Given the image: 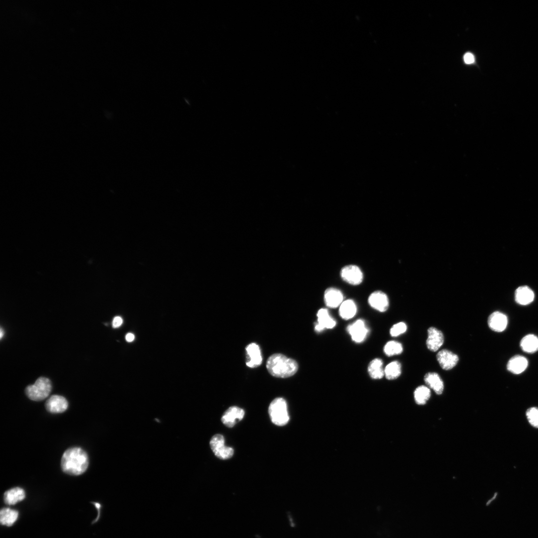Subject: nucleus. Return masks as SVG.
Listing matches in <instances>:
<instances>
[{
	"instance_id": "nucleus-1",
	"label": "nucleus",
	"mask_w": 538,
	"mask_h": 538,
	"mask_svg": "<svg viewBox=\"0 0 538 538\" xmlns=\"http://www.w3.org/2000/svg\"><path fill=\"white\" fill-rule=\"evenodd\" d=\"M89 465L87 453L80 448H72L63 454L61 460L63 471L69 475H79L85 473Z\"/></svg>"
},
{
	"instance_id": "nucleus-2",
	"label": "nucleus",
	"mask_w": 538,
	"mask_h": 538,
	"mask_svg": "<svg viewBox=\"0 0 538 538\" xmlns=\"http://www.w3.org/2000/svg\"><path fill=\"white\" fill-rule=\"evenodd\" d=\"M266 367L272 376L286 378L295 375L298 370V365L293 359L282 354L276 353L268 358Z\"/></svg>"
},
{
	"instance_id": "nucleus-3",
	"label": "nucleus",
	"mask_w": 538,
	"mask_h": 538,
	"mask_svg": "<svg viewBox=\"0 0 538 538\" xmlns=\"http://www.w3.org/2000/svg\"><path fill=\"white\" fill-rule=\"evenodd\" d=\"M269 414L273 423L278 426H284L289 421L287 404L282 398H277L271 403Z\"/></svg>"
},
{
	"instance_id": "nucleus-4",
	"label": "nucleus",
	"mask_w": 538,
	"mask_h": 538,
	"mask_svg": "<svg viewBox=\"0 0 538 538\" xmlns=\"http://www.w3.org/2000/svg\"><path fill=\"white\" fill-rule=\"evenodd\" d=\"M52 389V383L49 379L40 377L34 385L28 386L25 393L30 399L34 401H41L47 398Z\"/></svg>"
},
{
	"instance_id": "nucleus-5",
	"label": "nucleus",
	"mask_w": 538,
	"mask_h": 538,
	"mask_svg": "<svg viewBox=\"0 0 538 538\" xmlns=\"http://www.w3.org/2000/svg\"><path fill=\"white\" fill-rule=\"evenodd\" d=\"M210 448L214 454L222 460H227L234 454V450L225 445V440L222 434H215L210 442Z\"/></svg>"
},
{
	"instance_id": "nucleus-6",
	"label": "nucleus",
	"mask_w": 538,
	"mask_h": 538,
	"mask_svg": "<svg viewBox=\"0 0 538 538\" xmlns=\"http://www.w3.org/2000/svg\"><path fill=\"white\" fill-rule=\"evenodd\" d=\"M341 275L344 281L353 286L361 284L364 280L362 271L356 265H350L344 267L341 270Z\"/></svg>"
},
{
	"instance_id": "nucleus-7",
	"label": "nucleus",
	"mask_w": 538,
	"mask_h": 538,
	"mask_svg": "<svg viewBox=\"0 0 538 538\" xmlns=\"http://www.w3.org/2000/svg\"><path fill=\"white\" fill-rule=\"evenodd\" d=\"M347 331L353 342L361 343L365 340L369 331L364 320H358L348 326Z\"/></svg>"
},
{
	"instance_id": "nucleus-8",
	"label": "nucleus",
	"mask_w": 538,
	"mask_h": 538,
	"mask_svg": "<svg viewBox=\"0 0 538 538\" xmlns=\"http://www.w3.org/2000/svg\"><path fill=\"white\" fill-rule=\"evenodd\" d=\"M45 407L46 410L51 413H62L68 409L69 403L63 396L55 395L49 399Z\"/></svg>"
},
{
	"instance_id": "nucleus-9",
	"label": "nucleus",
	"mask_w": 538,
	"mask_h": 538,
	"mask_svg": "<svg viewBox=\"0 0 538 538\" xmlns=\"http://www.w3.org/2000/svg\"><path fill=\"white\" fill-rule=\"evenodd\" d=\"M436 359L441 367L445 370L452 369L459 361V357L456 354L447 349L438 352Z\"/></svg>"
},
{
	"instance_id": "nucleus-10",
	"label": "nucleus",
	"mask_w": 538,
	"mask_h": 538,
	"mask_svg": "<svg viewBox=\"0 0 538 538\" xmlns=\"http://www.w3.org/2000/svg\"><path fill=\"white\" fill-rule=\"evenodd\" d=\"M368 303L374 309L380 312H386L389 306V301L386 294L382 291H375L368 298Z\"/></svg>"
},
{
	"instance_id": "nucleus-11",
	"label": "nucleus",
	"mask_w": 538,
	"mask_h": 538,
	"mask_svg": "<svg viewBox=\"0 0 538 538\" xmlns=\"http://www.w3.org/2000/svg\"><path fill=\"white\" fill-rule=\"evenodd\" d=\"M428 336L426 342L427 347L430 351L435 352L444 344V334L441 330L434 327H431L428 329Z\"/></svg>"
},
{
	"instance_id": "nucleus-12",
	"label": "nucleus",
	"mask_w": 538,
	"mask_h": 538,
	"mask_svg": "<svg viewBox=\"0 0 538 538\" xmlns=\"http://www.w3.org/2000/svg\"><path fill=\"white\" fill-rule=\"evenodd\" d=\"M244 415L245 412L243 409L236 406L231 407L225 413L222 421L226 426L232 428L237 422L243 419Z\"/></svg>"
},
{
	"instance_id": "nucleus-13",
	"label": "nucleus",
	"mask_w": 538,
	"mask_h": 538,
	"mask_svg": "<svg viewBox=\"0 0 538 538\" xmlns=\"http://www.w3.org/2000/svg\"><path fill=\"white\" fill-rule=\"evenodd\" d=\"M248 361L246 365L254 368L260 366L262 363V356L260 347L255 343H251L246 347Z\"/></svg>"
},
{
	"instance_id": "nucleus-14",
	"label": "nucleus",
	"mask_w": 538,
	"mask_h": 538,
	"mask_svg": "<svg viewBox=\"0 0 538 538\" xmlns=\"http://www.w3.org/2000/svg\"><path fill=\"white\" fill-rule=\"evenodd\" d=\"M317 323L315 326V330L321 332L326 329H332L336 326V322L330 316L328 310L321 309L317 313Z\"/></svg>"
},
{
	"instance_id": "nucleus-15",
	"label": "nucleus",
	"mask_w": 538,
	"mask_h": 538,
	"mask_svg": "<svg viewBox=\"0 0 538 538\" xmlns=\"http://www.w3.org/2000/svg\"><path fill=\"white\" fill-rule=\"evenodd\" d=\"M488 325L492 330L498 332H503L507 326L508 318L501 312H494L488 317Z\"/></svg>"
},
{
	"instance_id": "nucleus-16",
	"label": "nucleus",
	"mask_w": 538,
	"mask_h": 538,
	"mask_svg": "<svg viewBox=\"0 0 538 538\" xmlns=\"http://www.w3.org/2000/svg\"><path fill=\"white\" fill-rule=\"evenodd\" d=\"M342 292L334 288H328L325 293L324 300L327 306L330 308H336L344 302Z\"/></svg>"
},
{
	"instance_id": "nucleus-17",
	"label": "nucleus",
	"mask_w": 538,
	"mask_h": 538,
	"mask_svg": "<svg viewBox=\"0 0 538 538\" xmlns=\"http://www.w3.org/2000/svg\"><path fill=\"white\" fill-rule=\"evenodd\" d=\"M424 381L427 386L433 390L437 395H441L444 390V384L442 378L437 373L429 372L424 377Z\"/></svg>"
},
{
	"instance_id": "nucleus-18",
	"label": "nucleus",
	"mask_w": 538,
	"mask_h": 538,
	"mask_svg": "<svg viewBox=\"0 0 538 538\" xmlns=\"http://www.w3.org/2000/svg\"><path fill=\"white\" fill-rule=\"evenodd\" d=\"M528 362L525 357L521 355H516L512 357L507 364V369L515 374H520L523 372L527 368Z\"/></svg>"
},
{
	"instance_id": "nucleus-19",
	"label": "nucleus",
	"mask_w": 538,
	"mask_h": 538,
	"mask_svg": "<svg viewBox=\"0 0 538 538\" xmlns=\"http://www.w3.org/2000/svg\"><path fill=\"white\" fill-rule=\"evenodd\" d=\"M534 293L527 286L518 288L515 292V301L521 305H527L531 303L534 299Z\"/></svg>"
},
{
	"instance_id": "nucleus-20",
	"label": "nucleus",
	"mask_w": 538,
	"mask_h": 538,
	"mask_svg": "<svg viewBox=\"0 0 538 538\" xmlns=\"http://www.w3.org/2000/svg\"><path fill=\"white\" fill-rule=\"evenodd\" d=\"M26 497L25 490L22 488L15 487L4 493V501L9 505H15L23 501Z\"/></svg>"
},
{
	"instance_id": "nucleus-21",
	"label": "nucleus",
	"mask_w": 538,
	"mask_h": 538,
	"mask_svg": "<svg viewBox=\"0 0 538 538\" xmlns=\"http://www.w3.org/2000/svg\"><path fill=\"white\" fill-rule=\"evenodd\" d=\"M384 369L383 361L381 359L376 358L369 364L368 372L374 380H381L385 375Z\"/></svg>"
},
{
	"instance_id": "nucleus-22",
	"label": "nucleus",
	"mask_w": 538,
	"mask_h": 538,
	"mask_svg": "<svg viewBox=\"0 0 538 538\" xmlns=\"http://www.w3.org/2000/svg\"><path fill=\"white\" fill-rule=\"evenodd\" d=\"M521 347L525 352L533 353L538 350V337L534 334L524 336L521 342Z\"/></svg>"
},
{
	"instance_id": "nucleus-23",
	"label": "nucleus",
	"mask_w": 538,
	"mask_h": 538,
	"mask_svg": "<svg viewBox=\"0 0 538 538\" xmlns=\"http://www.w3.org/2000/svg\"><path fill=\"white\" fill-rule=\"evenodd\" d=\"M340 314L344 320H348L353 318L357 312V307L352 300L344 301L340 308Z\"/></svg>"
},
{
	"instance_id": "nucleus-24",
	"label": "nucleus",
	"mask_w": 538,
	"mask_h": 538,
	"mask_svg": "<svg viewBox=\"0 0 538 538\" xmlns=\"http://www.w3.org/2000/svg\"><path fill=\"white\" fill-rule=\"evenodd\" d=\"M415 401L418 405H425L431 396L430 389L426 386L417 387L414 391Z\"/></svg>"
},
{
	"instance_id": "nucleus-25",
	"label": "nucleus",
	"mask_w": 538,
	"mask_h": 538,
	"mask_svg": "<svg viewBox=\"0 0 538 538\" xmlns=\"http://www.w3.org/2000/svg\"><path fill=\"white\" fill-rule=\"evenodd\" d=\"M18 513L10 508H3L0 512V521L3 525L12 526L17 521Z\"/></svg>"
},
{
	"instance_id": "nucleus-26",
	"label": "nucleus",
	"mask_w": 538,
	"mask_h": 538,
	"mask_svg": "<svg viewBox=\"0 0 538 538\" xmlns=\"http://www.w3.org/2000/svg\"><path fill=\"white\" fill-rule=\"evenodd\" d=\"M385 376L388 380H394L401 374V364L397 361L388 364L384 369Z\"/></svg>"
},
{
	"instance_id": "nucleus-27",
	"label": "nucleus",
	"mask_w": 538,
	"mask_h": 538,
	"mask_svg": "<svg viewBox=\"0 0 538 538\" xmlns=\"http://www.w3.org/2000/svg\"><path fill=\"white\" fill-rule=\"evenodd\" d=\"M403 351L401 344L396 341L388 342L384 347V352L388 356L400 354Z\"/></svg>"
},
{
	"instance_id": "nucleus-28",
	"label": "nucleus",
	"mask_w": 538,
	"mask_h": 538,
	"mask_svg": "<svg viewBox=\"0 0 538 538\" xmlns=\"http://www.w3.org/2000/svg\"><path fill=\"white\" fill-rule=\"evenodd\" d=\"M526 416L529 423L533 427L538 428V408L532 407L528 409Z\"/></svg>"
},
{
	"instance_id": "nucleus-29",
	"label": "nucleus",
	"mask_w": 538,
	"mask_h": 538,
	"mask_svg": "<svg viewBox=\"0 0 538 538\" xmlns=\"http://www.w3.org/2000/svg\"><path fill=\"white\" fill-rule=\"evenodd\" d=\"M407 330L406 324L403 322L398 323L394 325L390 330V334L393 337H397L404 333Z\"/></svg>"
},
{
	"instance_id": "nucleus-30",
	"label": "nucleus",
	"mask_w": 538,
	"mask_h": 538,
	"mask_svg": "<svg viewBox=\"0 0 538 538\" xmlns=\"http://www.w3.org/2000/svg\"><path fill=\"white\" fill-rule=\"evenodd\" d=\"M464 61L466 64L470 65L475 62V58L474 55L468 52L464 55Z\"/></svg>"
},
{
	"instance_id": "nucleus-31",
	"label": "nucleus",
	"mask_w": 538,
	"mask_h": 538,
	"mask_svg": "<svg viewBox=\"0 0 538 538\" xmlns=\"http://www.w3.org/2000/svg\"><path fill=\"white\" fill-rule=\"evenodd\" d=\"M123 322V319L121 317L119 316L115 317L112 322L113 328H119L122 325Z\"/></svg>"
},
{
	"instance_id": "nucleus-32",
	"label": "nucleus",
	"mask_w": 538,
	"mask_h": 538,
	"mask_svg": "<svg viewBox=\"0 0 538 538\" xmlns=\"http://www.w3.org/2000/svg\"><path fill=\"white\" fill-rule=\"evenodd\" d=\"M135 340V336L133 333H129L126 336V340L128 343H131Z\"/></svg>"
},
{
	"instance_id": "nucleus-33",
	"label": "nucleus",
	"mask_w": 538,
	"mask_h": 538,
	"mask_svg": "<svg viewBox=\"0 0 538 538\" xmlns=\"http://www.w3.org/2000/svg\"><path fill=\"white\" fill-rule=\"evenodd\" d=\"M497 495V493H495V494H494V496H493V497H492V498H491V500H489V501H488V502L487 503V504H486V505H488L489 504H490V503H491V502H492V501H493V500H494L495 499V498L496 497Z\"/></svg>"
},
{
	"instance_id": "nucleus-34",
	"label": "nucleus",
	"mask_w": 538,
	"mask_h": 538,
	"mask_svg": "<svg viewBox=\"0 0 538 538\" xmlns=\"http://www.w3.org/2000/svg\"><path fill=\"white\" fill-rule=\"evenodd\" d=\"M4 335V331L3 329L1 328V330H0V338H1V339H2Z\"/></svg>"
}]
</instances>
